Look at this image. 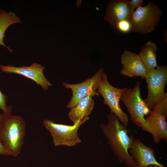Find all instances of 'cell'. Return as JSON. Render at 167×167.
<instances>
[{
    "instance_id": "6da1fadb",
    "label": "cell",
    "mask_w": 167,
    "mask_h": 167,
    "mask_svg": "<svg viewBox=\"0 0 167 167\" xmlns=\"http://www.w3.org/2000/svg\"><path fill=\"white\" fill-rule=\"evenodd\" d=\"M107 117V123H101L100 126L113 153L121 163L124 162L128 167H138L129 152L133 136H129L126 127L113 113L110 112Z\"/></svg>"
},
{
    "instance_id": "7a4b0ae2",
    "label": "cell",
    "mask_w": 167,
    "mask_h": 167,
    "mask_svg": "<svg viewBox=\"0 0 167 167\" xmlns=\"http://www.w3.org/2000/svg\"><path fill=\"white\" fill-rule=\"evenodd\" d=\"M25 131L26 122L21 116L4 114L0 122V139L10 155L16 157L20 153Z\"/></svg>"
},
{
    "instance_id": "3957f363",
    "label": "cell",
    "mask_w": 167,
    "mask_h": 167,
    "mask_svg": "<svg viewBox=\"0 0 167 167\" xmlns=\"http://www.w3.org/2000/svg\"><path fill=\"white\" fill-rule=\"evenodd\" d=\"M141 83L138 81L133 89L126 88L120 100L129 113L132 122L142 130L150 133V131L145 118L150 110L142 98L140 91Z\"/></svg>"
},
{
    "instance_id": "277c9868",
    "label": "cell",
    "mask_w": 167,
    "mask_h": 167,
    "mask_svg": "<svg viewBox=\"0 0 167 167\" xmlns=\"http://www.w3.org/2000/svg\"><path fill=\"white\" fill-rule=\"evenodd\" d=\"M163 13L156 4L149 2L134 11L131 19V32L146 34L153 32L159 23Z\"/></svg>"
},
{
    "instance_id": "5b68a950",
    "label": "cell",
    "mask_w": 167,
    "mask_h": 167,
    "mask_svg": "<svg viewBox=\"0 0 167 167\" xmlns=\"http://www.w3.org/2000/svg\"><path fill=\"white\" fill-rule=\"evenodd\" d=\"M89 119V117H83L72 126L55 123L49 119L44 120L42 123L50 134L54 146L71 147L81 142L78 131L80 126Z\"/></svg>"
},
{
    "instance_id": "8992f818",
    "label": "cell",
    "mask_w": 167,
    "mask_h": 167,
    "mask_svg": "<svg viewBox=\"0 0 167 167\" xmlns=\"http://www.w3.org/2000/svg\"><path fill=\"white\" fill-rule=\"evenodd\" d=\"M126 88H119L112 85L108 81L107 74L103 72L98 80L96 91L103 97V104L109 107L110 112L126 127L129 124V117L121 109L119 102L122 95Z\"/></svg>"
},
{
    "instance_id": "52a82bcc",
    "label": "cell",
    "mask_w": 167,
    "mask_h": 167,
    "mask_svg": "<svg viewBox=\"0 0 167 167\" xmlns=\"http://www.w3.org/2000/svg\"><path fill=\"white\" fill-rule=\"evenodd\" d=\"M145 79L148 93L144 101L151 110L167 96V93L165 92L167 82V66H158L153 70L148 72Z\"/></svg>"
},
{
    "instance_id": "ba28073f",
    "label": "cell",
    "mask_w": 167,
    "mask_h": 167,
    "mask_svg": "<svg viewBox=\"0 0 167 167\" xmlns=\"http://www.w3.org/2000/svg\"><path fill=\"white\" fill-rule=\"evenodd\" d=\"M167 96L150 110L145 118L154 143H159L162 139L167 141Z\"/></svg>"
},
{
    "instance_id": "9c48e42d",
    "label": "cell",
    "mask_w": 167,
    "mask_h": 167,
    "mask_svg": "<svg viewBox=\"0 0 167 167\" xmlns=\"http://www.w3.org/2000/svg\"><path fill=\"white\" fill-rule=\"evenodd\" d=\"M103 72V69L101 67L92 78L81 83L74 84L63 83V85L66 88L70 89L72 91V96L66 106V108L71 109L81 100L89 94L99 96L96 91L98 80Z\"/></svg>"
},
{
    "instance_id": "30bf717a",
    "label": "cell",
    "mask_w": 167,
    "mask_h": 167,
    "mask_svg": "<svg viewBox=\"0 0 167 167\" xmlns=\"http://www.w3.org/2000/svg\"><path fill=\"white\" fill-rule=\"evenodd\" d=\"M45 66L36 63H33L29 66L16 67L12 65L0 64L2 72L21 75L35 82L44 91H47L52 84L45 77L43 71Z\"/></svg>"
},
{
    "instance_id": "8fae6325",
    "label": "cell",
    "mask_w": 167,
    "mask_h": 167,
    "mask_svg": "<svg viewBox=\"0 0 167 167\" xmlns=\"http://www.w3.org/2000/svg\"><path fill=\"white\" fill-rule=\"evenodd\" d=\"M128 0H112L108 3L104 17L105 20L115 28L122 20H131L134 11Z\"/></svg>"
},
{
    "instance_id": "7c38bea8",
    "label": "cell",
    "mask_w": 167,
    "mask_h": 167,
    "mask_svg": "<svg viewBox=\"0 0 167 167\" xmlns=\"http://www.w3.org/2000/svg\"><path fill=\"white\" fill-rule=\"evenodd\" d=\"M129 152L138 167H145L150 165L165 166L157 161L154 155V149L145 145L139 139H133Z\"/></svg>"
},
{
    "instance_id": "4fadbf2b",
    "label": "cell",
    "mask_w": 167,
    "mask_h": 167,
    "mask_svg": "<svg viewBox=\"0 0 167 167\" xmlns=\"http://www.w3.org/2000/svg\"><path fill=\"white\" fill-rule=\"evenodd\" d=\"M121 61L122 66L121 74L130 78L140 77L145 78L148 71L138 54L125 50L121 55Z\"/></svg>"
},
{
    "instance_id": "5bb4252c",
    "label": "cell",
    "mask_w": 167,
    "mask_h": 167,
    "mask_svg": "<svg viewBox=\"0 0 167 167\" xmlns=\"http://www.w3.org/2000/svg\"><path fill=\"white\" fill-rule=\"evenodd\" d=\"M92 96V95L89 94L84 97L71 109L68 116L73 124L76 123L83 117H88L91 113L95 106Z\"/></svg>"
},
{
    "instance_id": "9a60e30c",
    "label": "cell",
    "mask_w": 167,
    "mask_h": 167,
    "mask_svg": "<svg viewBox=\"0 0 167 167\" xmlns=\"http://www.w3.org/2000/svg\"><path fill=\"white\" fill-rule=\"evenodd\" d=\"M157 47L151 41L147 42L138 55L148 72L153 70L158 66L156 60Z\"/></svg>"
},
{
    "instance_id": "2e32d148",
    "label": "cell",
    "mask_w": 167,
    "mask_h": 167,
    "mask_svg": "<svg viewBox=\"0 0 167 167\" xmlns=\"http://www.w3.org/2000/svg\"><path fill=\"white\" fill-rule=\"evenodd\" d=\"M21 22L20 18L17 16L14 12H6L4 10L0 8V45L6 48L12 53L13 50L6 46L3 42L5 33L10 25Z\"/></svg>"
},
{
    "instance_id": "e0dca14e",
    "label": "cell",
    "mask_w": 167,
    "mask_h": 167,
    "mask_svg": "<svg viewBox=\"0 0 167 167\" xmlns=\"http://www.w3.org/2000/svg\"><path fill=\"white\" fill-rule=\"evenodd\" d=\"M7 97L2 93L0 90V109L3 112V114L5 115L12 114V108L11 105L7 106Z\"/></svg>"
},
{
    "instance_id": "ac0fdd59",
    "label": "cell",
    "mask_w": 167,
    "mask_h": 167,
    "mask_svg": "<svg viewBox=\"0 0 167 167\" xmlns=\"http://www.w3.org/2000/svg\"><path fill=\"white\" fill-rule=\"evenodd\" d=\"M115 29L124 33H127L131 31V20H125L118 22Z\"/></svg>"
},
{
    "instance_id": "d6986e66",
    "label": "cell",
    "mask_w": 167,
    "mask_h": 167,
    "mask_svg": "<svg viewBox=\"0 0 167 167\" xmlns=\"http://www.w3.org/2000/svg\"><path fill=\"white\" fill-rule=\"evenodd\" d=\"M143 0H129V3L132 8L134 11L136 8L142 6L143 4Z\"/></svg>"
},
{
    "instance_id": "ffe728a7",
    "label": "cell",
    "mask_w": 167,
    "mask_h": 167,
    "mask_svg": "<svg viewBox=\"0 0 167 167\" xmlns=\"http://www.w3.org/2000/svg\"><path fill=\"white\" fill-rule=\"evenodd\" d=\"M0 155H10V154L2 143L0 139Z\"/></svg>"
},
{
    "instance_id": "44dd1931",
    "label": "cell",
    "mask_w": 167,
    "mask_h": 167,
    "mask_svg": "<svg viewBox=\"0 0 167 167\" xmlns=\"http://www.w3.org/2000/svg\"><path fill=\"white\" fill-rule=\"evenodd\" d=\"M145 167H162L158 165H150ZM164 167H166L165 166Z\"/></svg>"
},
{
    "instance_id": "7402d4cb",
    "label": "cell",
    "mask_w": 167,
    "mask_h": 167,
    "mask_svg": "<svg viewBox=\"0 0 167 167\" xmlns=\"http://www.w3.org/2000/svg\"><path fill=\"white\" fill-rule=\"evenodd\" d=\"M4 116L3 114H0V122L1 121L2 119Z\"/></svg>"
}]
</instances>
